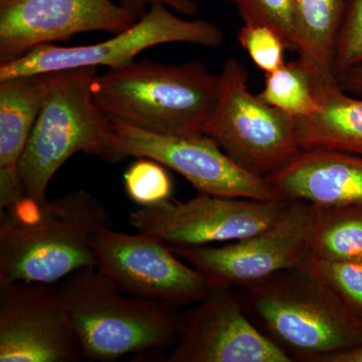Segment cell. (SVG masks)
Instances as JSON below:
<instances>
[{
    "mask_svg": "<svg viewBox=\"0 0 362 362\" xmlns=\"http://www.w3.org/2000/svg\"><path fill=\"white\" fill-rule=\"evenodd\" d=\"M239 11L244 25L270 26L284 40L287 49L296 52L293 0H230Z\"/></svg>",
    "mask_w": 362,
    "mask_h": 362,
    "instance_id": "23",
    "label": "cell"
},
{
    "mask_svg": "<svg viewBox=\"0 0 362 362\" xmlns=\"http://www.w3.org/2000/svg\"><path fill=\"white\" fill-rule=\"evenodd\" d=\"M166 6L161 2L150 4L149 11L137 23L105 42L80 47L39 45L16 61L0 65V81L83 66L115 70L130 65L138 54L156 45L187 42L218 47L225 42V35L214 23L183 20Z\"/></svg>",
    "mask_w": 362,
    "mask_h": 362,
    "instance_id": "8",
    "label": "cell"
},
{
    "mask_svg": "<svg viewBox=\"0 0 362 362\" xmlns=\"http://www.w3.org/2000/svg\"><path fill=\"white\" fill-rule=\"evenodd\" d=\"M362 63V0H349L339 37L334 70L337 78L352 66Z\"/></svg>",
    "mask_w": 362,
    "mask_h": 362,
    "instance_id": "25",
    "label": "cell"
},
{
    "mask_svg": "<svg viewBox=\"0 0 362 362\" xmlns=\"http://www.w3.org/2000/svg\"><path fill=\"white\" fill-rule=\"evenodd\" d=\"M266 180L280 201L314 206L362 204V156L354 154L300 150Z\"/></svg>",
    "mask_w": 362,
    "mask_h": 362,
    "instance_id": "15",
    "label": "cell"
},
{
    "mask_svg": "<svg viewBox=\"0 0 362 362\" xmlns=\"http://www.w3.org/2000/svg\"><path fill=\"white\" fill-rule=\"evenodd\" d=\"M259 96L295 119L313 115L319 109L313 78L299 59L265 74V84Z\"/></svg>",
    "mask_w": 362,
    "mask_h": 362,
    "instance_id": "20",
    "label": "cell"
},
{
    "mask_svg": "<svg viewBox=\"0 0 362 362\" xmlns=\"http://www.w3.org/2000/svg\"><path fill=\"white\" fill-rule=\"evenodd\" d=\"M108 226V209L86 190L42 202L23 197L1 211L0 284H56L93 268V238Z\"/></svg>",
    "mask_w": 362,
    "mask_h": 362,
    "instance_id": "1",
    "label": "cell"
},
{
    "mask_svg": "<svg viewBox=\"0 0 362 362\" xmlns=\"http://www.w3.org/2000/svg\"><path fill=\"white\" fill-rule=\"evenodd\" d=\"M137 21L113 0H0V65L78 33L117 35Z\"/></svg>",
    "mask_w": 362,
    "mask_h": 362,
    "instance_id": "12",
    "label": "cell"
},
{
    "mask_svg": "<svg viewBox=\"0 0 362 362\" xmlns=\"http://www.w3.org/2000/svg\"><path fill=\"white\" fill-rule=\"evenodd\" d=\"M315 209L309 254L332 261L362 262V204Z\"/></svg>",
    "mask_w": 362,
    "mask_h": 362,
    "instance_id": "19",
    "label": "cell"
},
{
    "mask_svg": "<svg viewBox=\"0 0 362 362\" xmlns=\"http://www.w3.org/2000/svg\"><path fill=\"white\" fill-rule=\"evenodd\" d=\"M247 83L244 65L237 59H226L218 74V98L204 134L240 168L268 178L300 152L294 118L252 94Z\"/></svg>",
    "mask_w": 362,
    "mask_h": 362,
    "instance_id": "6",
    "label": "cell"
},
{
    "mask_svg": "<svg viewBox=\"0 0 362 362\" xmlns=\"http://www.w3.org/2000/svg\"><path fill=\"white\" fill-rule=\"evenodd\" d=\"M337 82L345 92L362 98V63L340 74Z\"/></svg>",
    "mask_w": 362,
    "mask_h": 362,
    "instance_id": "27",
    "label": "cell"
},
{
    "mask_svg": "<svg viewBox=\"0 0 362 362\" xmlns=\"http://www.w3.org/2000/svg\"><path fill=\"white\" fill-rule=\"evenodd\" d=\"M315 214L312 204L289 202L273 223L250 237L209 246L169 247L201 272L211 289L246 288L303 263L310 252Z\"/></svg>",
    "mask_w": 362,
    "mask_h": 362,
    "instance_id": "7",
    "label": "cell"
},
{
    "mask_svg": "<svg viewBox=\"0 0 362 362\" xmlns=\"http://www.w3.org/2000/svg\"><path fill=\"white\" fill-rule=\"evenodd\" d=\"M81 358L59 285L0 284V362H73Z\"/></svg>",
    "mask_w": 362,
    "mask_h": 362,
    "instance_id": "11",
    "label": "cell"
},
{
    "mask_svg": "<svg viewBox=\"0 0 362 362\" xmlns=\"http://www.w3.org/2000/svg\"><path fill=\"white\" fill-rule=\"evenodd\" d=\"M319 109L294 118L300 150H326L362 156V98L341 89L338 82L315 88Z\"/></svg>",
    "mask_w": 362,
    "mask_h": 362,
    "instance_id": "17",
    "label": "cell"
},
{
    "mask_svg": "<svg viewBox=\"0 0 362 362\" xmlns=\"http://www.w3.org/2000/svg\"><path fill=\"white\" fill-rule=\"evenodd\" d=\"M59 287L88 361L110 362L166 349L180 335L175 308L126 294L94 267L76 272Z\"/></svg>",
    "mask_w": 362,
    "mask_h": 362,
    "instance_id": "5",
    "label": "cell"
},
{
    "mask_svg": "<svg viewBox=\"0 0 362 362\" xmlns=\"http://www.w3.org/2000/svg\"><path fill=\"white\" fill-rule=\"evenodd\" d=\"M246 289L247 309L290 356L323 362L362 345L361 317L301 266Z\"/></svg>",
    "mask_w": 362,
    "mask_h": 362,
    "instance_id": "4",
    "label": "cell"
},
{
    "mask_svg": "<svg viewBox=\"0 0 362 362\" xmlns=\"http://www.w3.org/2000/svg\"><path fill=\"white\" fill-rule=\"evenodd\" d=\"M92 92L110 118L154 134L190 137L204 134L218 75L199 61L164 65L144 59L98 75Z\"/></svg>",
    "mask_w": 362,
    "mask_h": 362,
    "instance_id": "3",
    "label": "cell"
},
{
    "mask_svg": "<svg viewBox=\"0 0 362 362\" xmlns=\"http://www.w3.org/2000/svg\"><path fill=\"white\" fill-rule=\"evenodd\" d=\"M123 181L126 194L139 207L154 206L171 199L173 180L165 166L154 159L137 157L126 169Z\"/></svg>",
    "mask_w": 362,
    "mask_h": 362,
    "instance_id": "22",
    "label": "cell"
},
{
    "mask_svg": "<svg viewBox=\"0 0 362 362\" xmlns=\"http://www.w3.org/2000/svg\"><path fill=\"white\" fill-rule=\"evenodd\" d=\"M323 362H362V345L347 351L333 354L324 359Z\"/></svg>",
    "mask_w": 362,
    "mask_h": 362,
    "instance_id": "28",
    "label": "cell"
},
{
    "mask_svg": "<svg viewBox=\"0 0 362 362\" xmlns=\"http://www.w3.org/2000/svg\"><path fill=\"white\" fill-rule=\"evenodd\" d=\"M238 40L259 70L265 74L285 65L284 40L270 26L244 25L238 33Z\"/></svg>",
    "mask_w": 362,
    "mask_h": 362,
    "instance_id": "24",
    "label": "cell"
},
{
    "mask_svg": "<svg viewBox=\"0 0 362 362\" xmlns=\"http://www.w3.org/2000/svg\"><path fill=\"white\" fill-rule=\"evenodd\" d=\"M154 2H161L185 14H194L197 11V6L189 0H120V4L132 11L138 18H141L146 13L145 8L147 4Z\"/></svg>",
    "mask_w": 362,
    "mask_h": 362,
    "instance_id": "26",
    "label": "cell"
},
{
    "mask_svg": "<svg viewBox=\"0 0 362 362\" xmlns=\"http://www.w3.org/2000/svg\"><path fill=\"white\" fill-rule=\"evenodd\" d=\"M97 76L95 66L45 73L42 104L20 162L21 187L28 199L45 202L52 177L76 153L110 164L131 156L111 119L93 98Z\"/></svg>",
    "mask_w": 362,
    "mask_h": 362,
    "instance_id": "2",
    "label": "cell"
},
{
    "mask_svg": "<svg viewBox=\"0 0 362 362\" xmlns=\"http://www.w3.org/2000/svg\"><path fill=\"white\" fill-rule=\"evenodd\" d=\"M168 362H291L292 357L255 325L230 289H211L180 322Z\"/></svg>",
    "mask_w": 362,
    "mask_h": 362,
    "instance_id": "14",
    "label": "cell"
},
{
    "mask_svg": "<svg viewBox=\"0 0 362 362\" xmlns=\"http://www.w3.org/2000/svg\"><path fill=\"white\" fill-rule=\"evenodd\" d=\"M289 202L201 194L130 211L128 223L169 246H209L250 237L273 223Z\"/></svg>",
    "mask_w": 362,
    "mask_h": 362,
    "instance_id": "10",
    "label": "cell"
},
{
    "mask_svg": "<svg viewBox=\"0 0 362 362\" xmlns=\"http://www.w3.org/2000/svg\"><path fill=\"white\" fill-rule=\"evenodd\" d=\"M110 119L131 156L158 161L185 177L197 192L259 201L278 199L266 178L240 168L204 134L190 137L154 134Z\"/></svg>",
    "mask_w": 362,
    "mask_h": 362,
    "instance_id": "13",
    "label": "cell"
},
{
    "mask_svg": "<svg viewBox=\"0 0 362 362\" xmlns=\"http://www.w3.org/2000/svg\"><path fill=\"white\" fill-rule=\"evenodd\" d=\"M349 0H293L299 61L310 71L314 89L337 82L335 54Z\"/></svg>",
    "mask_w": 362,
    "mask_h": 362,
    "instance_id": "18",
    "label": "cell"
},
{
    "mask_svg": "<svg viewBox=\"0 0 362 362\" xmlns=\"http://www.w3.org/2000/svg\"><path fill=\"white\" fill-rule=\"evenodd\" d=\"M300 266L329 287L362 318V262L332 261L309 254Z\"/></svg>",
    "mask_w": 362,
    "mask_h": 362,
    "instance_id": "21",
    "label": "cell"
},
{
    "mask_svg": "<svg viewBox=\"0 0 362 362\" xmlns=\"http://www.w3.org/2000/svg\"><path fill=\"white\" fill-rule=\"evenodd\" d=\"M45 73L0 81V207L25 197L20 178L21 156L39 114Z\"/></svg>",
    "mask_w": 362,
    "mask_h": 362,
    "instance_id": "16",
    "label": "cell"
},
{
    "mask_svg": "<svg viewBox=\"0 0 362 362\" xmlns=\"http://www.w3.org/2000/svg\"><path fill=\"white\" fill-rule=\"evenodd\" d=\"M92 249L94 268L130 296L175 308L197 303L211 292L201 272L156 235L108 226L98 230Z\"/></svg>",
    "mask_w": 362,
    "mask_h": 362,
    "instance_id": "9",
    "label": "cell"
}]
</instances>
